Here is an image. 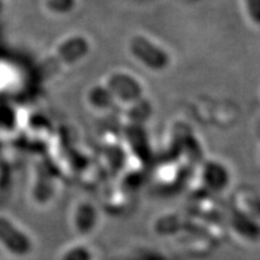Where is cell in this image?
<instances>
[{
  "instance_id": "6da1fadb",
  "label": "cell",
  "mask_w": 260,
  "mask_h": 260,
  "mask_svg": "<svg viewBox=\"0 0 260 260\" xmlns=\"http://www.w3.org/2000/svg\"><path fill=\"white\" fill-rule=\"evenodd\" d=\"M130 48L134 56L145 65H147L149 69L161 70L169 63L168 54L145 38L138 37L133 39Z\"/></svg>"
},
{
  "instance_id": "7a4b0ae2",
  "label": "cell",
  "mask_w": 260,
  "mask_h": 260,
  "mask_svg": "<svg viewBox=\"0 0 260 260\" xmlns=\"http://www.w3.org/2000/svg\"><path fill=\"white\" fill-rule=\"evenodd\" d=\"M110 92L125 102H134L139 99L142 90L138 81L133 80L128 75H115L109 82Z\"/></svg>"
},
{
  "instance_id": "3957f363",
  "label": "cell",
  "mask_w": 260,
  "mask_h": 260,
  "mask_svg": "<svg viewBox=\"0 0 260 260\" xmlns=\"http://www.w3.org/2000/svg\"><path fill=\"white\" fill-rule=\"evenodd\" d=\"M92 100L98 107H107L112 102V93L105 88H95L92 93Z\"/></svg>"
},
{
  "instance_id": "277c9868",
  "label": "cell",
  "mask_w": 260,
  "mask_h": 260,
  "mask_svg": "<svg viewBox=\"0 0 260 260\" xmlns=\"http://www.w3.org/2000/svg\"><path fill=\"white\" fill-rule=\"evenodd\" d=\"M246 4L253 22L260 24V0H246Z\"/></svg>"
}]
</instances>
